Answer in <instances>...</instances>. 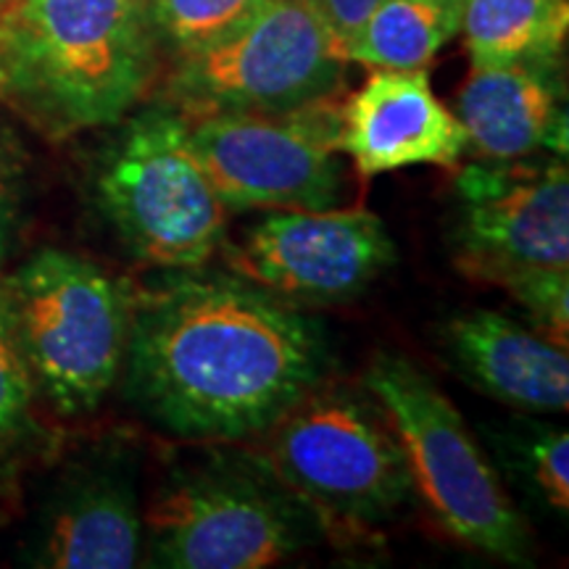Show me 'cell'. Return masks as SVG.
<instances>
[{
  "instance_id": "obj_20",
  "label": "cell",
  "mask_w": 569,
  "mask_h": 569,
  "mask_svg": "<svg viewBox=\"0 0 569 569\" xmlns=\"http://www.w3.org/2000/svg\"><path fill=\"white\" fill-rule=\"evenodd\" d=\"M528 311L540 336L569 343V269H530L501 284Z\"/></svg>"
},
{
  "instance_id": "obj_24",
  "label": "cell",
  "mask_w": 569,
  "mask_h": 569,
  "mask_svg": "<svg viewBox=\"0 0 569 569\" xmlns=\"http://www.w3.org/2000/svg\"><path fill=\"white\" fill-rule=\"evenodd\" d=\"M138 3H140V6H148V0H138Z\"/></svg>"
},
{
  "instance_id": "obj_8",
  "label": "cell",
  "mask_w": 569,
  "mask_h": 569,
  "mask_svg": "<svg viewBox=\"0 0 569 569\" xmlns=\"http://www.w3.org/2000/svg\"><path fill=\"white\" fill-rule=\"evenodd\" d=\"M346 63L309 0H269L234 32L177 53L163 101L188 119L288 113L338 96Z\"/></svg>"
},
{
  "instance_id": "obj_11",
  "label": "cell",
  "mask_w": 569,
  "mask_h": 569,
  "mask_svg": "<svg viewBox=\"0 0 569 569\" xmlns=\"http://www.w3.org/2000/svg\"><path fill=\"white\" fill-rule=\"evenodd\" d=\"M222 251L232 274L290 303L348 301L398 259L386 222L367 209L269 211Z\"/></svg>"
},
{
  "instance_id": "obj_6",
  "label": "cell",
  "mask_w": 569,
  "mask_h": 569,
  "mask_svg": "<svg viewBox=\"0 0 569 569\" xmlns=\"http://www.w3.org/2000/svg\"><path fill=\"white\" fill-rule=\"evenodd\" d=\"M361 386L377 398L407 459L411 486L448 536L469 549L530 565V536L465 417L407 356L380 351Z\"/></svg>"
},
{
  "instance_id": "obj_13",
  "label": "cell",
  "mask_w": 569,
  "mask_h": 569,
  "mask_svg": "<svg viewBox=\"0 0 569 569\" xmlns=\"http://www.w3.org/2000/svg\"><path fill=\"white\" fill-rule=\"evenodd\" d=\"M338 148L356 174L372 180L407 167L457 169L467 134L425 69H372L340 103Z\"/></svg>"
},
{
  "instance_id": "obj_3",
  "label": "cell",
  "mask_w": 569,
  "mask_h": 569,
  "mask_svg": "<svg viewBox=\"0 0 569 569\" xmlns=\"http://www.w3.org/2000/svg\"><path fill=\"white\" fill-rule=\"evenodd\" d=\"M167 472L142 515L148 565L261 569L325 538L319 517L256 451L198 443Z\"/></svg>"
},
{
  "instance_id": "obj_1",
  "label": "cell",
  "mask_w": 569,
  "mask_h": 569,
  "mask_svg": "<svg viewBox=\"0 0 569 569\" xmlns=\"http://www.w3.org/2000/svg\"><path fill=\"white\" fill-rule=\"evenodd\" d=\"M327 372L322 325L232 272L172 269L132 298L124 396L182 443L261 436Z\"/></svg>"
},
{
  "instance_id": "obj_17",
  "label": "cell",
  "mask_w": 569,
  "mask_h": 569,
  "mask_svg": "<svg viewBox=\"0 0 569 569\" xmlns=\"http://www.w3.org/2000/svg\"><path fill=\"white\" fill-rule=\"evenodd\" d=\"M465 0H380L346 59L369 69H427L459 34Z\"/></svg>"
},
{
  "instance_id": "obj_16",
  "label": "cell",
  "mask_w": 569,
  "mask_h": 569,
  "mask_svg": "<svg viewBox=\"0 0 569 569\" xmlns=\"http://www.w3.org/2000/svg\"><path fill=\"white\" fill-rule=\"evenodd\" d=\"M459 32L472 67L559 63L569 0H465Z\"/></svg>"
},
{
  "instance_id": "obj_18",
  "label": "cell",
  "mask_w": 569,
  "mask_h": 569,
  "mask_svg": "<svg viewBox=\"0 0 569 569\" xmlns=\"http://www.w3.org/2000/svg\"><path fill=\"white\" fill-rule=\"evenodd\" d=\"M38 396L0 280V488L17 478V469L42 440Z\"/></svg>"
},
{
  "instance_id": "obj_19",
  "label": "cell",
  "mask_w": 569,
  "mask_h": 569,
  "mask_svg": "<svg viewBox=\"0 0 569 569\" xmlns=\"http://www.w3.org/2000/svg\"><path fill=\"white\" fill-rule=\"evenodd\" d=\"M269 0H148L146 13L159 48L196 51L251 21Z\"/></svg>"
},
{
  "instance_id": "obj_23",
  "label": "cell",
  "mask_w": 569,
  "mask_h": 569,
  "mask_svg": "<svg viewBox=\"0 0 569 569\" xmlns=\"http://www.w3.org/2000/svg\"><path fill=\"white\" fill-rule=\"evenodd\" d=\"M13 227H17V206H13V196L6 184L3 177H0V261L9 253Z\"/></svg>"
},
{
  "instance_id": "obj_21",
  "label": "cell",
  "mask_w": 569,
  "mask_h": 569,
  "mask_svg": "<svg viewBox=\"0 0 569 569\" xmlns=\"http://www.w3.org/2000/svg\"><path fill=\"white\" fill-rule=\"evenodd\" d=\"M530 478L553 509H569V436L565 430L546 432L528 448Z\"/></svg>"
},
{
  "instance_id": "obj_14",
  "label": "cell",
  "mask_w": 569,
  "mask_h": 569,
  "mask_svg": "<svg viewBox=\"0 0 569 569\" xmlns=\"http://www.w3.org/2000/svg\"><path fill=\"white\" fill-rule=\"evenodd\" d=\"M451 365L482 393L522 411H567L569 353L507 315L465 311L440 327Z\"/></svg>"
},
{
  "instance_id": "obj_22",
  "label": "cell",
  "mask_w": 569,
  "mask_h": 569,
  "mask_svg": "<svg viewBox=\"0 0 569 569\" xmlns=\"http://www.w3.org/2000/svg\"><path fill=\"white\" fill-rule=\"evenodd\" d=\"M309 3L317 11V17L322 19L327 32L332 34L338 51L346 59L348 46H351L361 27H365V21L372 17L380 0H309Z\"/></svg>"
},
{
  "instance_id": "obj_4",
  "label": "cell",
  "mask_w": 569,
  "mask_h": 569,
  "mask_svg": "<svg viewBox=\"0 0 569 569\" xmlns=\"http://www.w3.org/2000/svg\"><path fill=\"white\" fill-rule=\"evenodd\" d=\"M259 438L261 459L309 503L325 536H369L415 496L393 427L365 386L319 382Z\"/></svg>"
},
{
  "instance_id": "obj_2",
  "label": "cell",
  "mask_w": 569,
  "mask_h": 569,
  "mask_svg": "<svg viewBox=\"0 0 569 569\" xmlns=\"http://www.w3.org/2000/svg\"><path fill=\"white\" fill-rule=\"evenodd\" d=\"M156 74L138 0H0V103L46 138L119 124Z\"/></svg>"
},
{
  "instance_id": "obj_12",
  "label": "cell",
  "mask_w": 569,
  "mask_h": 569,
  "mask_svg": "<svg viewBox=\"0 0 569 569\" xmlns=\"http://www.w3.org/2000/svg\"><path fill=\"white\" fill-rule=\"evenodd\" d=\"M138 475L122 448L92 451L56 480L34 528L30 565L127 569L140 565Z\"/></svg>"
},
{
  "instance_id": "obj_9",
  "label": "cell",
  "mask_w": 569,
  "mask_h": 569,
  "mask_svg": "<svg viewBox=\"0 0 569 569\" xmlns=\"http://www.w3.org/2000/svg\"><path fill=\"white\" fill-rule=\"evenodd\" d=\"M340 101L288 113L190 119V146L230 211H325L348 193L338 148Z\"/></svg>"
},
{
  "instance_id": "obj_15",
  "label": "cell",
  "mask_w": 569,
  "mask_h": 569,
  "mask_svg": "<svg viewBox=\"0 0 569 569\" xmlns=\"http://www.w3.org/2000/svg\"><path fill=\"white\" fill-rule=\"evenodd\" d=\"M467 148L480 159L515 161L565 148L557 63L472 67L457 96Z\"/></svg>"
},
{
  "instance_id": "obj_10",
  "label": "cell",
  "mask_w": 569,
  "mask_h": 569,
  "mask_svg": "<svg viewBox=\"0 0 569 569\" xmlns=\"http://www.w3.org/2000/svg\"><path fill=\"white\" fill-rule=\"evenodd\" d=\"M453 264L501 288L530 269H569V174L553 161H488L457 177Z\"/></svg>"
},
{
  "instance_id": "obj_7",
  "label": "cell",
  "mask_w": 569,
  "mask_h": 569,
  "mask_svg": "<svg viewBox=\"0 0 569 569\" xmlns=\"http://www.w3.org/2000/svg\"><path fill=\"white\" fill-rule=\"evenodd\" d=\"M3 284L42 401L69 419L98 411L122 375L134 290L59 248L30 256Z\"/></svg>"
},
{
  "instance_id": "obj_5",
  "label": "cell",
  "mask_w": 569,
  "mask_h": 569,
  "mask_svg": "<svg viewBox=\"0 0 569 569\" xmlns=\"http://www.w3.org/2000/svg\"><path fill=\"white\" fill-rule=\"evenodd\" d=\"M92 188L119 240L151 267L201 269L227 243L230 209L196 159L190 119L167 101L119 127Z\"/></svg>"
}]
</instances>
